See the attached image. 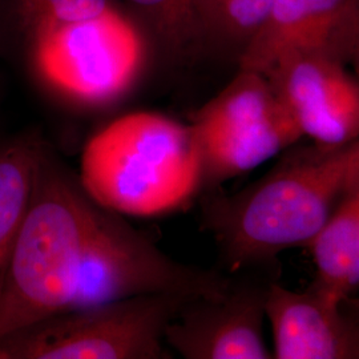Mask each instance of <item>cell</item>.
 <instances>
[{"mask_svg":"<svg viewBox=\"0 0 359 359\" xmlns=\"http://www.w3.org/2000/svg\"><path fill=\"white\" fill-rule=\"evenodd\" d=\"M233 277L167 256L97 203L48 142H39L31 196L0 294V337L53 314L144 294L215 298Z\"/></svg>","mask_w":359,"mask_h":359,"instance_id":"1","label":"cell"},{"mask_svg":"<svg viewBox=\"0 0 359 359\" xmlns=\"http://www.w3.org/2000/svg\"><path fill=\"white\" fill-rule=\"evenodd\" d=\"M359 179V139L342 147L297 142L243 191L203 193L201 225L231 274L274 268L281 253L318 237Z\"/></svg>","mask_w":359,"mask_h":359,"instance_id":"2","label":"cell"},{"mask_svg":"<svg viewBox=\"0 0 359 359\" xmlns=\"http://www.w3.org/2000/svg\"><path fill=\"white\" fill-rule=\"evenodd\" d=\"M86 191L124 217H161L198 201L203 170L189 123L157 112H132L86 144L80 172Z\"/></svg>","mask_w":359,"mask_h":359,"instance_id":"3","label":"cell"},{"mask_svg":"<svg viewBox=\"0 0 359 359\" xmlns=\"http://www.w3.org/2000/svg\"><path fill=\"white\" fill-rule=\"evenodd\" d=\"M25 35L28 65L39 84L81 109H103L124 99L148 62L142 28L117 7L90 20Z\"/></svg>","mask_w":359,"mask_h":359,"instance_id":"4","label":"cell"},{"mask_svg":"<svg viewBox=\"0 0 359 359\" xmlns=\"http://www.w3.org/2000/svg\"><path fill=\"white\" fill-rule=\"evenodd\" d=\"M184 294H144L53 314L0 337V359H165Z\"/></svg>","mask_w":359,"mask_h":359,"instance_id":"5","label":"cell"},{"mask_svg":"<svg viewBox=\"0 0 359 359\" xmlns=\"http://www.w3.org/2000/svg\"><path fill=\"white\" fill-rule=\"evenodd\" d=\"M189 126L201 158L203 193L217 191L304 140L266 76L240 68L193 114Z\"/></svg>","mask_w":359,"mask_h":359,"instance_id":"6","label":"cell"},{"mask_svg":"<svg viewBox=\"0 0 359 359\" xmlns=\"http://www.w3.org/2000/svg\"><path fill=\"white\" fill-rule=\"evenodd\" d=\"M304 139L342 147L359 139V79L325 53L285 56L264 75Z\"/></svg>","mask_w":359,"mask_h":359,"instance_id":"7","label":"cell"},{"mask_svg":"<svg viewBox=\"0 0 359 359\" xmlns=\"http://www.w3.org/2000/svg\"><path fill=\"white\" fill-rule=\"evenodd\" d=\"M273 280L233 278L215 298L189 302L168 323V348L185 359H269L265 302Z\"/></svg>","mask_w":359,"mask_h":359,"instance_id":"8","label":"cell"},{"mask_svg":"<svg viewBox=\"0 0 359 359\" xmlns=\"http://www.w3.org/2000/svg\"><path fill=\"white\" fill-rule=\"evenodd\" d=\"M358 13L359 0H273L237 65L265 75L278 60L299 52L325 53L348 65Z\"/></svg>","mask_w":359,"mask_h":359,"instance_id":"9","label":"cell"},{"mask_svg":"<svg viewBox=\"0 0 359 359\" xmlns=\"http://www.w3.org/2000/svg\"><path fill=\"white\" fill-rule=\"evenodd\" d=\"M339 301L310 283L302 292L271 281L265 314L276 359H346Z\"/></svg>","mask_w":359,"mask_h":359,"instance_id":"10","label":"cell"},{"mask_svg":"<svg viewBox=\"0 0 359 359\" xmlns=\"http://www.w3.org/2000/svg\"><path fill=\"white\" fill-rule=\"evenodd\" d=\"M321 290L341 299L359 293V179L308 248Z\"/></svg>","mask_w":359,"mask_h":359,"instance_id":"11","label":"cell"},{"mask_svg":"<svg viewBox=\"0 0 359 359\" xmlns=\"http://www.w3.org/2000/svg\"><path fill=\"white\" fill-rule=\"evenodd\" d=\"M39 142L38 133L0 142V294L29 201Z\"/></svg>","mask_w":359,"mask_h":359,"instance_id":"12","label":"cell"},{"mask_svg":"<svg viewBox=\"0 0 359 359\" xmlns=\"http://www.w3.org/2000/svg\"><path fill=\"white\" fill-rule=\"evenodd\" d=\"M273 0H194L201 52L238 65L270 11Z\"/></svg>","mask_w":359,"mask_h":359,"instance_id":"13","label":"cell"},{"mask_svg":"<svg viewBox=\"0 0 359 359\" xmlns=\"http://www.w3.org/2000/svg\"><path fill=\"white\" fill-rule=\"evenodd\" d=\"M144 27L168 59L188 63L203 55L196 23L194 0H127Z\"/></svg>","mask_w":359,"mask_h":359,"instance_id":"14","label":"cell"},{"mask_svg":"<svg viewBox=\"0 0 359 359\" xmlns=\"http://www.w3.org/2000/svg\"><path fill=\"white\" fill-rule=\"evenodd\" d=\"M23 32L90 20L112 10L115 0H11Z\"/></svg>","mask_w":359,"mask_h":359,"instance_id":"15","label":"cell"},{"mask_svg":"<svg viewBox=\"0 0 359 359\" xmlns=\"http://www.w3.org/2000/svg\"><path fill=\"white\" fill-rule=\"evenodd\" d=\"M339 313L346 342V359H359V293L341 298Z\"/></svg>","mask_w":359,"mask_h":359,"instance_id":"16","label":"cell"},{"mask_svg":"<svg viewBox=\"0 0 359 359\" xmlns=\"http://www.w3.org/2000/svg\"><path fill=\"white\" fill-rule=\"evenodd\" d=\"M348 65L351 67V71L355 74V76L359 79V13L358 23H357V31H355V39H354L353 51H351V56H350Z\"/></svg>","mask_w":359,"mask_h":359,"instance_id":"17","label":"cell"}]
</instances>
